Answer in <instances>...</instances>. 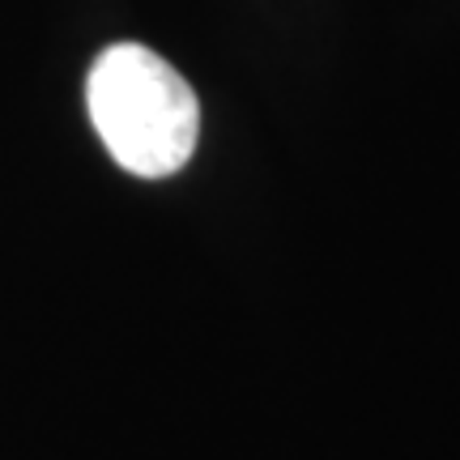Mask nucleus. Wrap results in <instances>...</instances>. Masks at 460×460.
Instances as JSON below:
<instances>
[{
    "instance_id": "f257e3e1",
    "label": "nucleus",
    "mask_w": 460,
    "mask_h": 460,
    "mask_svg": "<svg viewBox=\"0 0 460 460\" xmlns=\"http://www.w3.org/2000/svg\"><path fill=\"white\" fill-rule=\"evenodd\" d=\"M85 107L107 154L137 180H166L197 154V90L146 43H111L94 56Z\"/></svg>"
}]
</instances>
